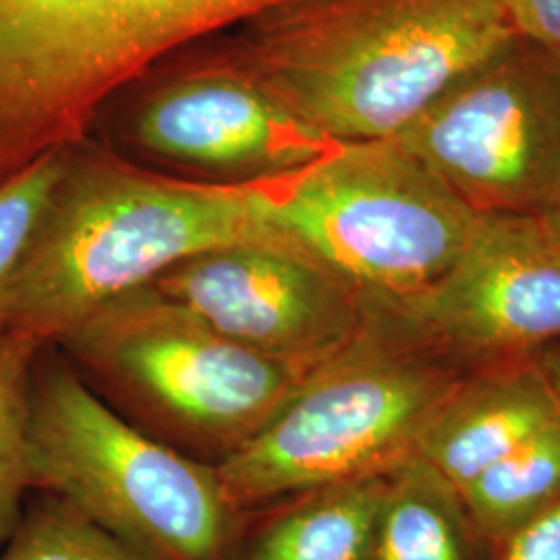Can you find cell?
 <instances>
[{
	"instance_id": "8fae6325",
	"label": "cell",
	"mask_w": 560,
	"mask_h": 560,
	"mask_svg": "<svg viewBox=\"0 0 560 560\" xmlns=\"http://www.w3.org/2000/svg\"><path fill=\"white\" fill-rule=\"evenodd\" d=\"M129 129L148 156L226 185L287 179L332 145L224 57L156 85Z\"/></svg>"
},
{
	"instance_id": "277c9868",
	"label": "cell",
	"mask_w": 560,
	"mask_h": 560,
	"mask_svg": "<svg viewBox=\"0 0 560 560\" xmlns=\"http://www.w3.org/2000/svg\"><path fill=\"white\" fill-rule=\"evenodd\" d=\"M55 349L120 418L214 467L260 434L305 378L154 284L104 303Z\"/></svg>"
},
{
	"instance_id": "ac0fdd59",
	"label": "cell",
	"mask_w": 560,
	"mask_h": 560,
	"mask_svg": "<svg viewBox=\"0 0 560 560\" xmlns=\"http://www.w3.org/2000/svg\"><path fill=\"white\" fill-rule=\"evenodd\" d=\"M65 152H55L0 185V332L9 284L38 229L57 185Z\"/></svg>"
},
{
	"instance_id": "9c48e42d",
	"label": "cell",
	"mask_w": 560,
	"mask_h": 560,
	"mask_svg": "<svg viewBox=\"0 0 560 560\" xmlns=\"http://www.w3.org/2000/svg\"><path fill=\"white\" fill-rule=\"evenodd\" d=\"M152 284L226 339L305 376L368 320L360 289L279 229L200 252Z\"/></svg>"
},
{
	"instance_id": "2e32d148",
	"label": "cell",
	"mask_w": 560,
	"mask_h": 560,
	"mask_svg": "<svg viewBox=\"0 0 560 560\" xmlns=\"http://www.w3.org/2000/svg\"><path fill=\"white\" fill-rule=\"evenodd\" d=\"M44 347L0 332V550L15 534L30 488L27 434L34 365Z\"/></svg>"
},
{
	"instance_id": "8992f818",
	"label": "cell",
	"mask_w": 560,
	"mask_h": 560,
	"mask_svg": "<svg viewBox=\"0 0 560 560\" xmlns=\"http://www.w3.org/2000/svg\"><path fill=\"white\" fill-rule=\"evenodd\" d=\"M455 382L420 340L368 305L360 335L314 368L240 453L219 465L243 513L411 459Z\"/></svg>"
},
{
	"instance_id": "7c38bea8",
	"label": "cell",
	"mask_w": 560,
	"mask_h": 560,
	"mask_svg": "<svg viewBox=\"0 0 560 560\" xmlns=\"http://www.w3.org/2000/svg\"><path fill=\"white\" fill-rule=\"evenodd\" d=\"M557 423L560 400L544 376L502 374L446 400L416 457L459 494L488 467Z\"/></svg>"
},
{
	"instance_id": "7a4b0ae2",
	"label": "cell",
	"mask_w": 560,
	"mask_h": 560,
	"mask_svg": "<svg viewBox=\"0 0 560 560\" xmlns=\"http://www.w3.org/2000/svg\"><path fill=\"white\" fill-rule=\"evenodd\" d=\"M268 183L226 185L143 171L69 148L38 229L9 284L2 330L57 347L104 303L200 252L275 226Z\"/></svg>"
},
{
	"instance_id": "30bf717a",
	"label": "cell",
	"mask_w": 560,
	"mask_h": 560,
	"mask_svg": "<svg viewBox=\"0 0 560 560\" xmlns=\"http://www.w3.org/2000/svg\"><path fill=\"white\" fill-rule=\"evenodd\" d=\"M411 339L471 351L529 347L560 335V241L538 217L480 214L451 270L405 300L368 298Z\"/></svg>"
},
{
	"instance_id": "7402d4cb",
	"label": "cell",
	"mask_w": 560,
	"mask_h": 560,
	"mask_svg": "<svg viewBox=\"0 0 560 560\" xmlns=\"http://www.w3.org/2000/svg\"><path fill=\"white\" fill-rule=\"evenodd\" d=\"M541 221L550 229V233L560 241V203L555 210H550L546 217H541Z\"/></svg>"
},
{
	"instance_id": "4fadbf2b",
	"label": "cell",
	"mask_w": 560,
	"mask_h": 560,
	"mask_svg": "<svg viewBox=\"0 0 560 560\" xmlns=\"http://www.w3.org/2000/svg\"><path fill=\"white\" fill-rule=\"evenodd\" d=\"M388 480L339 481L252 511L229 560H372Z\"/></svg>"
},
{
	"instance_id": "5b68a950",
	"label": "cell",
	"mask_w": 560,
	"mask_h": 560,
	"mask_svg": "<svg viewBox=\"0 0 560 560\" xmlns=\"http://www.w3.org/2000/svg\"><path fill=\"white\" fill-rule=\"evenodd\" d=\"M287 0H0V185L75 148L102 106L187 42Z\"/></svg>"
},
{
	"instance_id": "3957f363",
	"label": "cell",
	"mask_w": 560,
	"mask_h": 560,
	"mask_svg": "<svg viewBox=\"0 0 560 560\" xmlns=\"http://www.w3.org/2000/svg\"><path fill=\"white\" fill-rule=\"evenodd\" d=\"M27 471L32 490L152 560H229L249 515L214 465L120 418L55 347L34 365Z\"/></svg>"
},
{
	"instance_id": "ba28073f",
	"label": "cell",
	"mask_w": 560,
	"mask_h": 560,
	"mask_svg": "<svg viewBox=\"0 0 560 560\" xmlns=\"http://www.w3.org/2000/svg\"><path fill=\"white\" fill-rule=\"evenodd\" d=\"M478 214L546 217L560 203V55L513 38L400 136Z\"/></svg>"
},
{
	"instance_id": "9a60e30c",
	"label": "cell",
	"mask_w": 560,
	"mask_h": 560,
	"mask_svg": "<svg viewBox=\"0 0 560 560\" xmlns=\"http://www.w3.org/2000/svg\"><path fill=\"white\" fill-rule=\"evenodd\" d=\"M490 550L560 499V423L523 442L459 492Z\"/></svg>"
},
{
	"instance_id": "d6986e66",
	"label": "cell",
	"mask_w": 560,
	"mask_h": 560,
	"mask_svg": "<svg viewBox=\"0 0 560 560\" xmlns=\"http://www.w3.org/2000/svg\"><path fill=\"white\" fill-rule=\"evenodd\" d=\"M490 560H560V499L499 541Z\"/></svg>"
},
{
	"instance_id": "ffe728a7",
	"label": "cell",
	"mask_w": 560,
	"mask_h": 560,
	"mask_svg": "<svg viewBox=\"0 0 560 560\" xmlns=\"http://www.w3.org/2000/svg\"><path fill=\"white\" fill-rule=\"evenodd\" d=\"M513 34L560 55V0H506Z\"/></svg>"
},
{
	"instance_id": "6da1fadb",
	"label": "cell",
	"mask_w": 560,
	"mask_h": 560,
	"mask_svg": "<svg viewBox=\"0 0 560 560\" xmlns=\"http://www.w3.org/2000/svg\"><path fill=\"white\" fill-rule=\"evenodd\" d=\"M222 57L328 143L395 140L513 40L506 0H287Z\"/></svg>"
},
{
	"instance_id": "5bb4252c",
	"label": "cell",
	"mask_w": 560,
	"mask_h": 560,
	"mask_svg": "<svg viewBox=\"0 0 560 560\" xmlns=\"http://www.w3.org/2000/svg\"><path fill=\"white\" fill-rule=\"evenodd\" d=\"M459 494L420 457L388 480L372 560H490Z\"/></svg>"
},
{
	"instance_id": "e0dca14e",
	"label": "cell",
	"mask_w": 560,
	"mask_h": 560,
	"mask_svg": "<svg viewBox=\"0 0 560 560\" xmlns=\"http://www.w3.org/2000/svg\"><path fill=\"white\" fill-rule=\"evenodd\" d=\"M0 560H152L83 517L67 502L40 494L21 517Z\"/></svg>"
},
{
	"instance_id": "44dd1931",
	"label": "cell",
	"mask_w": 560,
	"mask_h": 560,
	"mask_svg": "<svg viewBox=\"0 0 560 560\" xmlns=\"http://www.w3.org/2000/svg\"><path fill=\"white\" fill-rule=\"evenodd\" d=\"M546 381L550 384V388L555 390L557 399L560 400V355L552 358L550 363H548V376H546Z\"/></svg>"
},
{
	"instance_id": "52a82bcc",
	"label": "cell",
	"mask_w": 560,
	"mask_h": 560,
	"mask_svg": "<svg viewBox=\"0 0 560 560\" xmlns=\"http://www.w3.org/2000/svg\"><path fill=\"white\" fill-rule=\"evenodd\" d=\"M268 217L365 298L405 300L451 270L480 214L397 140L335 143L268 183Z\"/></svg>"
}]
</instances>
